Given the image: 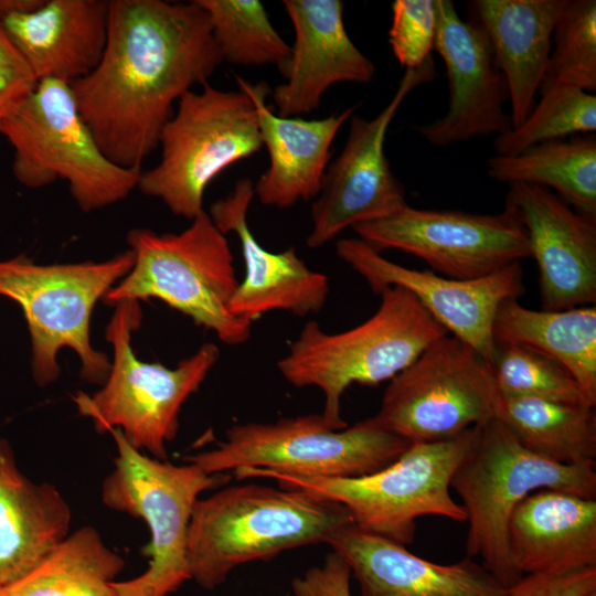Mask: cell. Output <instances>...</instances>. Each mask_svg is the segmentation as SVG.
Masks as SVG:
<instances>
[{
	"mask_svg": "<svg viewBox=\"0 0 596 596\" xmlns=\"http://www.w3.org/2000/svg\"><path fill=\"white\" fill-rule=\"evenodd\" d=\"M435 76L430 56L419 67L405 71L393 97L374 118L350 117L344 147L328 166L311 205L308 247L318 248L349 227L383 219L407 204L405 188L386 158L385 138L406 97Z\"/></svg>",
	"mask_w": 596,
	"mask_h": 596,
	"instance_id": "obj_14",
	"label": "cell"
},
{
	"mask_svg": "<svg viewBox=\"0 0 596 596\" xmlns=\"http://www.w3.org/2000/svg\"><path fill=\"white\" fill-rule=\"evenodd\" d=\"M0 134L13 148L12 172L31 189L61 179L83 212L125 200L142 169L113 163L82 118L71 84L41 79L0 116Z\"/></svg>",
	"mask_w": 596,
	"mask_h": 596,
	"instance_id": "obj_7",
	"label": "cell"
},
{
	"mask_svg": "<svg viewBox=\"0 0 596 596\" xmlns=\"http://www.w3.org/2000/svg\"><path fill=\"white\" fill-rule=\"evenodd\" d=\"M496 418L533 454L561 465H595L594 405L499 394Z\"/></svg>",
	"mask_w": 596,
	"mask_h": 596,
	"instance_id": "obj_29",
	"label": "cell"
},
{
	"mask_svg": "<svg viewBox=\"0 0 596 596\" xmlns=\"http://www.w3.org/2000/svg\"><path fill=\"white\" fill-rule=\"evenodd\" d=\"M134 263L130 248L103 262L41 265L23 256L0 260V296L23 311L31 339V371L40 386L58 379L57 354L63 348L77 354L85 381L105 382L110 360L91 343V317L96 302Z\"/></svg>",
	"mask_w": 596,
	"mask_h": 596,
	"instance_id": "obj_8",
	"label": "cell"
},
{
	"mask_svg": "<svg viewBox=\"0 0 596 596\" xmlns=\"http://www.w3.org/2000/svg\"><path fill=\"white\" fill-rule=\"evenodd\" d=\"M253 198L254 182L240 179L209 213L215 226L224 235L234 233L241 245L245 275L230 300V311L251 322L272 310L298 317L319 313L330 291L328 277L309 268L294 247L275 253L257 242L247 222Z\"/></svg>",
	"mask_w": 596,
	"mask_h": 596,
	"instance_id": "obj_19",
	"label": "cell"
},
{
	"mask_svg": "<svg viewBox=\"0 0 596 596\" xmlns=\"http://www.w3.org/2000/svg\"><path fill=\"white\" fill-rule=\"evenodd\" d=\"M379 295L373 316L349 330L328 333L317 321H308L277 363L291 385L321 391V414L340 429L348 426L341 400L350 385L391 381L449 334L406 289L393 286Z\"/></svg>",
	"mask_w": 596,
	"mask_h": 596,
	"instance_id": "obj_3",
	"label": "cell"
},
{
	"mask_svg": "<svg viewBox=\"0 0 596 596\" xmlns=\"http://www.w3.org/2000/svg\"><path fill=\"white\" fill-rule=\"evenodd\" d=\"M117 455L114 469L103 480L102 501L118 512L142 519L150 532L145 549L146 571L128 581L114 582L118 596H169L190 578L188 529L201 492L224 481L198 466L158 460L128 444L119 429H109Z\"/></svg>",
	"mask_w": 596,
	"mask_h": 596,
	"instance_id": "obj_12",
	"label": "cell"
},
{
	"mask_svg": "<svg viewBox=\"0 0 596 596\" xmlns=\"http://www.w3.org/2000/svg\"><path fill=\"white\" fill-rule=\"evenodd\" d=\"M453 488L468 524L466 556L507 588L522 575L508 547V523L531 492L549 489L596 499L595 465H561L524 448L498 418L475 426L470 447L456 468Z\"/></svg>",
	"mask_w": 596,
	"mask_h": 596,
	"instance_id": "obj_4",
	"label": "cell"
},
{
	"mask_svg": "<svg viewBox=\"0 0 596 596\" xmlns=\"http://www.w3.org/2000/svg\"><path fill=\"white\" fill-rule=\"evenodd\" d=\"M504 209L522 225L540 277L542 310L596 301V216L572 209L552 191L509 184Z\"/></svg>",
	"mask_w": 596,
	"mask_h": 596,
	"instance_id": "obj_18",
	"label": "cell"
},
{
	"mask_svg": "<svg viewBox=\"0 0 596 596\" xmlns=\"http://www.w3.org/2000/svg\"><path fill=\"white\" fill-rule=\"evenodd\" d=\"M295 41L283 71L284 82L273 92L277 114L299 117L311 113L338 83L368 84L374 63L350 39L340 0H284Z\"/></svg>",
	"mask_w": 596,
	"mask_h": 596,
	"instance_id": "obj_20",
	"label": "cell"
},
{
	"mask_svg": "<svg viewBox=\"0 0 596 596\" xmlns=\"http://www.w3.org/2000/svg\"><path fill=\"white\" fill-rule=\"evenodd\" d=\"M135 263L102 299L108 306L156 298L211 330L225 344L245 343L252 322L234 316L238 285L226 236L202 211L180 233L134 228L127 234Z\"/></svg>",
	"mask_w": 596,
	"mask_h": 596,
	"instance_id": "obj_6",
	"label": "cell"
},
{
	"mask_svg": "<svg viewBox=\"0 0 596 596\" xmlns=\"http://www.w3.org/2000/svg\"><path fill=\"white\" fill-rule=\"evenodd\" d=\"M38 84L0 21V110L30 93Z\"/></svg>",
	"mask_w": 596,
	"mask_h": 596,
	"instance_id": "obj_38",
	"label": "cell"
},
{
	"mask_svg": "<svg viewBox=\"0 0 596 596\" xmlns=\"http://www.w3.org/2000/svg\"><path fill=\"white\" fill-rule=\"evenodd\" d=\"M351 572L345 561L329 552L321 564L291 581L294 596H351Z\"/></svg>",
	"mask_w": 596,
	"mask_h": 596,
	"instance_id": "obj_37",
	"label": "cell"
},
{
	"mask_svg": "<svg viewBox=\"0 0 596 596\" xmlns=\"http://www.w3.org/2000/svg\"><path fill=\"white\" fill-rule=\"evenodd\" d=\"M348 564L360 596H505L503 586L476 558L439 564L353 523L327 542Z\"/></svg>",
	"mask_w": 596,
	"mask_h": 596,
	"instance_id": "obj_21",
	"label": "cell"
},
{
	"mask_svg": "<svg viewBox=\"0 0 596 596\" xmlns=\"http://www.w3.org/2000/svg\"><path fill=\"white\" fill-rule=\"evenodd\" d=\"M556 86L596 92L595 0L564 1L539 93Z\"/></svg>",
	"mask_w": 596,
	"mask_h": 596,
	"instance_id": "obj_33",
	"label": "cell"
},
{
	"mask_svg": "<svg viewBox=\"0 0 596 596\" xmlns=\"http://www.w3.org/2000/svg\"><path fill=\"white\" fill-rule=\"evenodd\" d=\"M494 344H515L563 365L596 404V307L547 311L523 307L518 299L497 310Z\"/></svg>",
	"mask_w": 596,
	"mask_h": 596,
	"instance_id": "obj_27",
	"label": "cell"
},
{
	"mask_svg": "<svg viewBox=\"0 0 596 596\" xmlns=\"http://www.w3.org/2000/svg\"><path fill=\"white\" fill-rule=\"evenodd\" d=\"M206 12L223 62L285 70L291 47L258 0H196Z\"/></svg>",
	"mask_w": 596,
	"mask_h": 596,
	"instance_id": "obj_31",
	"label": "cell"
},
{
	"mask_svg": "<svg viewBox=\"0 0 596 596\" xmlns=\"http://www.w3.org/2000/svg\"><path fill=\"white\" fill-rule=\"evenodd\" d=\"M1 114H2V113H1V110H0V116H1Z\"/></svg>",
	"mask_w": 596,
	"mask_h": 596,
	"instance_id": "obj_41",
	"label": "cell"
},
{
	"mask_svg": "<svg viewBox=\"0 0 596 596\" xmlns=\"http://www.w3.org/2000/svg\"><path fill=\"white\" fill-rule=\"evenodd\" d=\"M508 547L522 576L596 566V499L531 492L509 519Z\"/></svg>",
	"mask_w": 596,
	"mask_h": 596,
	"instance_id": "obj_24",
	"label": "cell"
},
{
	"mask_svg": "<svg viewBox=\"0 0 596 596\" xmlns=\"http://www.w3.org/2000/svg\"><path fill=\"white\" fill-rule=\"evenodd\" d=\"M141 318L136 300L115 306L106 328L113 347L109 373L100 390L92 396L81 393L74 402L99 433L119 429L137 450L167 460V445L177 436L181 407L216 364L220 350L204 343L174 368L141 361L131 347Z\"/></svg>",
	"mask_w": 596,
	"mask_h": 596,
	"instance_id": "obj_9",
	"label": "cell"
},
{
	"mask_svg": "<svg viewBox=\"0 0 596 596\" xmlns=\"http://www.w3.org/2000/svg\"><path fill=\"white\" fill-rule=\"evenodd\" d=\"M411 443L373 417L337 428L322 414L230 427L212 449L184 460L209 475L260 468L302 477L356 478L395 461Z\"/></svg>",
	"mask_w": 596,
	"mask_h": 596,
	"instance_id": "obj_10",
	"label": "cell"
},
{
	"mask_svg": "<svg viewBox=\"0 0 596 596\" xmlns=\"http://www.w3.org/2000/svg\"><path fill=\"white\" fill-rule=\"evenodd\" d=\"M565 0H472L469 21L486 35L503 73L512 128L534 108L547 65L552 35Z\"/></svg>",
	"mask_w": 596,
	"mask_h": 596,
	"instance_id": "obj_25",
	"label": "cell"
},
{
	"mask_svg": "<svg viewBox=\"0 0 596 596\" xmlns=\"http://www.w3.org/2000/svg\"><path fill=\"white\" fill-rule=\"evenodd\" d=\"M125 561L93 526L70 533L31 572L1 596H118L114 582Z\"/></svg>",
	"mask_w": 596,
	"mask_h": 596,
	"instance_id": "obj_30",
	"label": "cell"
},
{
	"mask_svg": "<svg viewBox=\"0 0 596 596\" xmlns=\"http://www.w3.org/2000/svg\"><path fill=\"white\" fill-rule=\"evenodd\" d=\"M498 402L491 363L446 334L390 381L373 418L409 443L434 441L496 418Z\"/></svg>",
	"mask_w": 596,
	"mask_h": 596,
	"instance_id": "obj_13",
	"label": "cell"
},
{
	"mask_svg": "<svg viewBox=\"0 0 596 596\" xmlns=\"http://www.w3.org/2000/svg\"><path fill=\"white\" fill-rule=\"evenodd\" d=\"M222 62L196 0H110L102 60L71 88L102 152L119 167L141 169L173 104L207 83Z\"/></svg>",
	"mask_w": 596,
	"mask_h": 596,
	"instance_id": "obj_1",
	"label": "cell"
},
{
	"mask_svg": "<svg viewBox=\"0 0 596 596\" xmlns=\"http://www.w3.org/2000/svg\"><path fill=\"white\" fill-rule=\"evenodd\" d=\"M494 181L525 183L547 189L575 211L596 216V137L572 136L534 145L511 156L487 161Z\"/></svg>",
	"mask_w": 596,
	"mask_h": 596,
	"instance_id": "obj_28",
	"label": "cell"
},
{
	"mask_svg": "<svg viewBox=\"0 0 596 596\" xmlns=\"http://www.w3.org/2000/svg\"><path fill=\"white\" fill-rule=\"evenodd\" d=\"M45 0H0V19L15 13H28L39 9Z\"/></svg>",
	"mask_w": 596,
	"mask_h": 596,
	"instance_id": "obj_39",
	"label": "cell"
},
{
	"mask_svg": "<svg viewBox=\"0 0 596 596\" xmlns=\"http://www.w3.org/2000/svg\"><path fill=\"white\" fill-rule=\"evenodd\" d=\"M437 30L434 51L443 58L448 81L446 114L416 127L432 146L445 148L512 129L505 77L491 46L473 22L464 21L450 0H436Z\"/></svg>",
	"mask_w": 596,
	"mask_h": 596,
	"instance_id": "obj_17",
	"label": "cell"
},
{
	"mask_svg": "<svg viewBox=\"0 0 596 596\" xmlns=\"http://www.w3.org/2000/svg\"><path fill=\"white\" fill-rule=\"evenodd\" d=\"M596 590V566L566 572L525 574L505 596H584Z\"/></svg>",
	"mask_w": 596,
	"mask_h": 596,
	"instance_id": "obj_36",
	"label": "cell"
},
{
	"mask_svg": "<svg viewBox=\"0 0 596 596\" xmlns=\"http://www.w3.org/2000/svg\"><path fill=\"white\" fill-rule=\"evenodd\" d=\"M352 230L379 253L404 252L455 279L480 278L531 257L522 225L505 209L497 214H476L406 204Z\"/></svg>",
	"mask_w": 596,
	"mask_h": 596,
	"instance_id": "obj_15",
	"label": "cell"
},
{
	"mask_svg": "<svg viewBox=\"0 0 596 596\" xmlns=\"http://www.w3.org/2000/svg\"><path fill=\"white\" fill-rule=\"evenodd\" d=\"M491 366L502 396L596 405L563 365L524 347L496 344Z\"/></svg>",
	"mask_w": 596,
	"mask_h": 596,
	"instance_id": "obj_34",
	"label": "cell"
},
{
	"mask_svg": "<svg viewBox=\"0 0 596 596\" xmlns=\"http://www.w3.org/2000/svg\"><path fill=\"white\" fill-rule=\"evenodd\" d=\"M1 596V595H0Z\"/></svg>",
	"mask_w": 596,
	"mask_h": 596,
	"instance_id": "obj_42",
	"label": "cell"
},
{
	"mask_svg": "<svg viewBox=\"0 0 596 596\" xmlns=\"http://www.w3.org/2000/svg\"><path fill=\"white\" fill-rule=\"evenodd\" d=\"M71 521L60 490L29 479L0 434V587L39 565L70 534Z\"/></svg>",
	"mask_w": 596,
	"mask_h": 596,
	"instance_id": "obj_26",
	"label": "cell"
},
{
	"mask_svg": "<svg viewBox=\"0 0 596 596\" xmlns=\"http://www.w3.org/2000/svg\"><path fill=\"white\" fill-rule=\"evenodd\" d=\"M584 596H596V590L589 592L585 594Z\"/></svg>",
	"mask_w": 596,
	"mask_h": 596,
	"instance_id": "obj_40",
	"label": "cell"
},
{
	"mask_svg": "<svg viewBox=\"0 0 596 596\" xmlns=\"http://www.w3.org/2000/svg\"><path fill=\"white\" fill-rule=\"evenodd\" d=\"M253 100L269 164L254 184V195L267 206L288 209L319 194L331 158V145L355 107L320 119L283 117L266 103L269 87L235 77Z\"/></svg>",
	"mask_w": 596,
	"mask_h": 596,
	"instance_id": "obj_22",
	"label": "cell"
},
{
	"mask_svg": "<svg viewBox=\"0 0 596 596\" xmlns=\"http://www.w3.org/2000/svg\"><path fill=\"white\" fill-rule=\"evenodd\" d=\"M336 253L375 294L393 286L409 291L450 336L490 363L496 350L492 324L497 310L524 292L521 263L480 278L455 279L389 260L359 237L339 240Z\"/></svg>",
	"mask_w": 596,
	"mask_h": 596,
	"instance_id": "obj_16",
	"label": "cell"
},
{
	"mask_svg": "<svg viewBox=\"0 0 596 596\" xmlns=\"http://www.w3.org/2000/svg\"><path fill=\"white\" fill-rule=\"evenodd\" d=\"M437 30L436 0H395L389 43L398 63L417 68L430 57Z\"/></svg>",
	"mask_w": 596,
	"mask_h": 596,
	"instance_id": "obj_35",
	"label": "cell"
},
{
	"mask_svg": "<svg viewBox=\"0 0 596 596\" xmlns=\"http://www.w3.org/2000/svg\"><path fill=\"white\" fill-rule=\"evenodd\" d=\"M595 130L596 95L556 86L540 93V100L520 126L496 136L493 149L498 156H511L538 143Z\"/></svg>",
	"mask_w": 596,
	"mask_h": 596,
	"instance_id": "obj_32",
	"label": "cell"
},
{
	"mask_svg": "<svg viewBox=\"0 0 596 596\" xmlns=\"http://www.w3.org/2000/svg\"><path fill=\"white\" fill-rule=\"evenodd\" d=\"M158 146L160 160L141 171L138 189L191 221L204 211L211 181L263 147L255 105L242 89L223 91L205 83L200 92L190 91L179 99Z\"/></svg>",
	"mask_w": 596,
	"mask_h": 596,
	"instance_id": "obj_11",
	"label": "cell"
},
{
	"mask_svg": "<svg viewBox=\"0 0 596 596\" xmlns=\"http://www.w3.org/2000/svg\"><path fill=\"white\" fill-rule=\"evenodd\" d=\"M36 81L73 83L88 75L105 51L108 1L45 0L36 10L0 19Z\"/></svg>",
	"mask_w": 596,
	"mask_h": 596,
	"instance_id": "obj_23",
	"label": "cell"
},
{
	"mask_svg": "<svg viewBox=\"0 0 596 596\" xmlns=\"http://www.w3.org/2000/svg\"><path fill=\"white\" fill-rule=\"evenodd\" d=\"M353 523L348 510L304 491L245 483L198 499L187 542L190 578L212 590L243 564L326 543Z\"/></svg>",
	"mask_w": 596,
	"mask_h": 596,
	"instance_id": "obj_2",
	"label": "cell"
},
{
	"mask_svg": "<svg viewBox=\"0 0 596 596\" xmlns=\"http://www.w3.org/2000/svg\"><path fill=\"white\" fill-rule=\"evenodd\" d=\"M475 426L449 438L413 441L392 464L356 478L302 477L260 468L234 471L237 478H267L279 487L304 491L343 505L358 528L409 545L417 520L425 515L465 522L450 480L471 445Z\"/></svg>",
	"mask_w": 596,
	"mask_h": 596,
	"instance_id": "obj_5",
	"label": "cell"
}]
</instances>
